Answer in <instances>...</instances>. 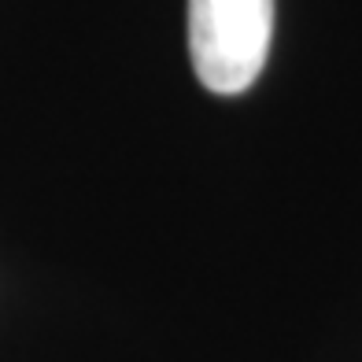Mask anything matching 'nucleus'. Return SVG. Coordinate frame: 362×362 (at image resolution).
<instances>
[{
  "instance_id": "obj_1",
  "label": "nucleus",
  "mask_w": 362,
  "mask_h": 362,
  "mask_svg": "<svg viewBox=\"0 0 362 362\" xmlns=\"http://www.w3.org/2000/svg\"><path fill=\"white\" fill-rule=\"evenodd\" d=\"M274 37V0H189V56L204 89L237 96L255 86Z\"/></svg>"
}]
</instances>
